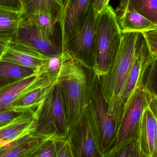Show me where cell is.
Instances as JSON below:
<instances>
[{
  "label": "cell",
  "instance_id": "cell-35",
  "mask_svg": "<svg viewBox=\"0 0 157 157\" xmlns=\"http://www.w3.org/2000/svg\"><path fill=\"white\" fill-rule=\"evenodd\" d=\"M156 152H157V149H156Z\"/></svg>",
  "mask_w": 157,
  "mask_h": 157
},
{
  "label": "cell",
  "instance_id": "cell-21",
  "mask_svg": "<svg viewBox=\"0 0 157 157\" xmlns=\"http://www.w3.org/2000/svg\"><path fill=\"white\" fill-rule=\"evenodd\" d=\"M23 14V10L0 5V35L14 37Z\"/></svg>",
  "mask_w": 157,
  "mask_h": 157
},
{
  "label": "cell",
  "instance_id": "cell-25",
  "mask_svg": "<svg viewBox=\"0 0 157 157\" xmlns=\"http://www.w3.org/2000/svg\"><path fill=\"white\" fill-rule=\"evenodd\" d=\"M143 86L153 98L157 99V58L147 67L144 76Z\"/></svg>",
  "mask_w": 157,
  "mask_h": 157
},
{
  "label": "cell",
  "instance_id": "cell-26",
  "mask_svg": "<svg viewBox=\"0 0 157 157\" xmlns=\"http://www.w3.org/2000/svg\"><path fill=\"white\" fill-rule=\"evenodd\" d=\"M55 138L53 136L45 138L31 157H56Z\"/></svg>",
  "mask_w": 157,
  "mask_h": 157
},
{
  "label": "cell",
  "instance_id": "cell-12",
  "mask_svg": "<svg viewBox=\"0 0 157 157\" xmlns=\"http://www.w3.org/2000/svg\"><path fill=\"white\" fill-rule=\"evenodd\" d=\"M14 37L48 57L63 52L61 46L58 45L53 39L49 38L43 35L33 21L25 18H23L21 20Z\"/></svg>",
  "mask_w": 157,
  "mask_h": 157
},
{
  "label": "cell",
  "instance_id": "cell-33",
  "mask_svg": "<svg viewBox=\"0 0 157 157\" xmlns=\"http://www.w3.org/2000/svg\"><path fill=\"white\" fill-rule=\"evenodd\" d=\"M152 105L155 112L156 114L157 117V99L153 98V100L152 101Z\"/></svg>",
  "mask_w": 157,
  "mask_h": 157
},
{
  "label": "cell",
  "instance_id": "cell-14",
  "mask_svg": "<svg viewBox=\"0 0 157 157\" xmlns=\"http://www.w3.org/2000/svg\"><path fill=\"white\" fill-rule=\"evenodd\" d=\"M36 119L30 113H23L0 126V149L7 147L36 132Z\"/></svg>",
  "mask_w": 157,
  "mask_h": 157
},
{
  "label": "cell",
  "instance_id": "cell-19",
  "mask_svg": "<svg viewBox=\"0 0 157 157\" xmlns=\"http://www.w3.org/2000/svg\"><path fill=\"white\" fill-rule=\"evenodd\" d=\"M45 138L37 136L35 133L32 134L11 145L0 149V157H31Z\"/></svg>",
  "mask_w": 157,
  "mask_h": 157
},
{
  "label": "cell",
  "instance_id": "cell-1",
  "mask_svg": "<svg viewBox=\"0 0 157 157\" xmlns=\"http://www.w3.org/2000/svg\"><path fill=\"white\" fill-rule=\"evenodd\" d=\"M138 33L122 32L121 45L114 61L104 74L98 77L109 113L118 126L124 106L122 96L134 59Z\"/></svg>",
  "mask_w": 157,
  "mask_h": 157
},
{
  "label": "cell",
  "instance_id": "cell-7",
  "mask_svg": "<svg viewBox=\"0 0 157 157\" xmlns=\"http://www.w3.org/2000/svg\"><path fill=\"white\" fill-rule=\"evenodd\" d=\"M94 8L86 19L68 41L66 51L85 68L93 71L95 60V25Z\"/></svg>",
  "mask_w": 157,
  "mask_h": 157
},
{
  "label": "cell",
  "instance_id": "cell-34",
  "mask_svg": "<svg viewBox=\"0 0 157 157\" xmlns=\"http://www.w3.org/2000/svg\"><path fill=\"white\" fill-rule=\"evenodd\" d=\"M59 2L62 5L63 7L64 5L65 4V3H66V1L67 0H58Z\"/></svg>",
  "mask_w": 157,
  "mask_h": 157
},
{
  "label": "cell",
  "instance_id": "cell-15",
  "mask_svg": "<svg viewBox=\"0 0 157 157\" xmlns=\"http://www.w3.org/2000/svg\"><path fill=\"white\" fill-rule=\"evenodd\" d=\"M139 140L143 157H157V117L152 101L143 112Z\"/></svg>",
  "mask_w": 157,
  "mask_h": 157
},
{
  "label": "cell",
  "instance_id": "cell-22",
  "mask_svg": "<svg viewBox=\"0 0 157 157\" xmlns=\"http://www.w3.org/2000/svg\"><path fill=\"white\" fill-rule=\"evenodd\" d=\"M36 71L12 63L0 61V85L25 77Z\"/></svg>",
  "mask_w": 157,
  "mask_h": 157
},
{
  "label": "cell",
  "instance_id": "cell-6",
  "mask_svg": "<svg viewBox=\"0 0 157 157\" xmlns=\"http://www.w3.org/2000/svg\"><path fill=\"white\" fill-rule=\"evenodd\" d=\"M153 99V96L143 85L132 93L124 104L115 144L105 157H111L122 145L139 135L143 112Z\"/></svg>",
  "mask_w": 157,
  "mask_h": 157
},
{
  "label": "cell",
  "instance_id": "cell-2",
  "mask_svg": "<svg viewBox=\"0 0 157 157\" xmlns=\"http://www.w3.org/2000/svg\"><path fill=\"white\" fill-rule=\"evenodd\" d=\"M83 67L66 51L55 80L63 95L69 128L76 121L88 101L90 83Z\"/></svg>",
  "mask_w": 157,
  "mask_h": 157
},
{
  "label": "cell",
  "instance_id": "cell-28",
  "mask_svg": "<svg viewBox=\"0 0 157 157\" xmlns=\"http://www.w3.org/2000/svg\"><path fill=\"white\" fill-rule=\"evenodd\" d=\"M56 157H74L71 146L67 138H56L55 140Z\"/></svg>",
  "mask_w": 157,
  "mask_h": 157
},
{
  "label": "cell",
  "instance_id": "cell-31",
  "mask_svg": "<svg viewBox=\"0 0 157 157\" xmlns=\"http://www.w3.org/2000/svg\"><path fill=\"white\" fill-rule=\"evenodd\" d=\"M0 5L23 10L22 0H0Z\"/></svg>",
  "mask_w": 157,
  "mask_h": 157
},
{
  "label": "cell",
  "instance_id": "cell-3",
  "mask_svg": "<svg viewBox=\"0 0 157 157\" xmlns=\"http://www.w3.org/2000/svg\"><path fill=\"white\" fill-rule=\"evenodd\" d=\"M121 38L122 32L114 10L108 5L96 16L93 72L97 76L100 77L104 74L114 61Z\"/></svg>",
  "mask_w": 157,
  "mask_h": 157
},
{
  "label": "cell",
  "instance_id": "cell-4",
  "mask_svg": "<svg viewBox=\"0 0 157 157\" xmlns=\"http://www.w3.org/2000/svg\"><path fill=\"white\" fill-rule=\"evenodd\" d=\"M88 108L99 153L105 157L115 144L118 125L109 113L98 77L94 73L90 84Z\"/></svg>",
  "mask_w": 157,
  "mask_h": 157
},
{
  "label": "cell",
  "instance_id": "cell-13",
  "mask_svg": "<svg viewBox=\"0 0 157 157\" xmlns=\"http://www.w3.org/2000/svg\"><path fill=\"white\" fill-rule=\"evenodd\" d=\"M48 77L42 70L30 75L0 85V112L5 111L25 93L38 86Z\"/></svg>",
  "mask_w": 157,
  "mask_h": 157
},
{
  "label": "cell",
  "instance_id": "cell-29",
  "mask_svg": "<svg viewBox=\"0 0 157 157\" xmlns=\"http://www.w3.org/2000/svg\"><path fill=\"white\" fill-rule=\"evenodd\" d=\"M25 113L16 112L13 111L5 110L0 112V126L6 124L15 118Z\"/></svg>",
  "mask_w": 157,
  "mask_h": 157
},
{
  "label": "cell",
  "instance_id": "cell-27",
  "mask_svg": "<svg viewBox=\"0 0 157 157\" xmlns=\"http://www.w3.org/2000/svg\"><path fill=\"white\" fill-rule=\"evenodd\" d=\"M149 49L150 63L157 58V29L143 32Z\"/></svg>",
  "mask_w": 157,
  "mask_h": 157
},
{
  "label": "cell",
  "instance_id": "cell-8",
  "mask_svg": "<svg viewBox=\"0 0 157 157\" xmlns=\"http://www.w3.org/2000/svg\"><path fill=\"white\" fill-rule=\"evenodd\" d=\"M67 139L74 157H101L98 150L87 105L68 129Z\"/></svg>",
  "mask_w": 157,
  "mask_h": 157
},
{
  "label": "cell",
  "instance_id": "cell-5",
  "mask_svg": "<svg viewBox=\"0 0 157 157\" xmlns=\"http://www.w3.org/2000/svg\"><path fill=\"white\" fill-rule=\"evenodd\" d=\"M35 119L37 136L67 137L69 126L65 102L61 89L55 81L36 112Z\"/></svg>",
  "mask_w": 157,
  "mask_h": 157
},
{
  "label": "cell",
  "instance_id": "cell-17",
  "mask_svg": "<svg viewBox=\"0 0 157 157\" xmlns=\"http://www.w3.org/2000/svg\"><path fill=\"white\" fill-rule=\"evenodd\" d=\"M125 12H136L157 26V0H121L115 15Z\"/></svg>",
  "mask_w": 157,
  "mask_h": 157
},
{
  "label": "cell",
  "instance_id": "cell-23",
  "mask_svg": "<svg viewBox=\"0 0 157 157\" xmlns=\"http://www.w3.org/2000/svg\"><path fill=\"white\" fill-rule=\"evenodd\" d=\"M23 18L33 21L43 35L49 38L53 39L57 22L52 18L44 14H34Z\"/></svg>",
  "mask_w": 157,
  "mask_h": 157
},
{
  "label": "cell",
  "instance_id": "cell-11",
  "mask_svg": "<svg viewBox=\"0 0 157 157\" xmlns=\"http://www.w3.org/2000/svg\"><path fill=\"white\" fill-rule=\"evenodd\" d=\"M150 64L149 49L142 32H139L136 44L135 55L124 85L122 100L125 104L131 94L143 85L145 73Z\"/></svg>",
  "mask_w": 157,
  "mask_h": 157
},
{
  "label": "cell",
  "instance_id": "cell-10",
  "mask_svg": "<svg viewBox=\"0 0 157 157\" xmlns=\"http://www.w3.org/2000/svg\"><path fill=\"white\" fill-rule=\"evenodd\" d=\"M50 58L13 37L1 57L0 61L12 63L35 71H39L41 70Z\"/></svg>",
  "mask_w": 157,
  "mask_h": 157
},
{
  "label": "cell",
  "instance_id": "cell-20",
  "mask_svg": "<svg viewBox=\"0 0 157 157\" xmlns=\"http://www.w3.org/2000/svg\"><path fill=\"white\" fill-rule=\"evenodd\" d=\"M116 16L122 32L143 33L157 29L155 24L136 12H124Z\"/></svg>",
  "mask_w": 157,
  "mask_h": 157
},
{
  "label": "cell",
  "instance_id": "cell-32",
  "mask_svg": "<svg viewBox=\"0 0 157 157\" xmlns=\"http://www.w3.org/2000/svg\"><path fill=\"white\" fill-rule=\"evenodd\" d=\"M110 0H95L94 9L96 14L100 13L106 6L109 5Z\"/></svg>",
  "mask_w": 157,
  "mask_h": 157
},
{
  "label": "cell",
  "instance_id": "cell-9",
  "mask_svg": "<svg viewBox=\"0 0 157 157\" xmlns=\"http://www.w3.org/2000/svg\"><path fill=\"white\" fill-rule=\"evenodd\" d=\"M95 0H67L58 23L62 33L63 52L66 51L68 41L86 19L94 8Z\"/></svg>",
  "mask_w": 157,
  "mask_h": 157
},
{
  "label": "cell",
  "instance_id": "cell-24",
  "mask_svg": "<svg viewBox=\"0 0 157 157\" xmlns=\"http://www.w3.org/2000/svg\"><path fill=\"white\" fill-rule=\"evenodd\" d=\"M111 157H143L139 135L122 145Z\"/></svg>",
  "mask_w": 157,
  "mask_h": 157
},
{
  "label": "cell",
  "instance_id": "cell-18",
  "mask_svg": "<svg viewBox=\"0 0 157 157\" xmlns=\"http://www.w3.org/2000/svg\"><path fill=\"white\" fill-rule=\"evenodd\" d=\"M23 17L34 14H44L59 22L63 6L58 0H22Z\"/></svg>",
  "mask_w": 157,
  "mask_h": 157
},
{
  "label": "cell",
  "instance_id": "cell-16",
  "mask_svg": "<svg viewBox=\"0 0 157 157\" xmlns=\"http://www.w3.org/2000/svg\"><path fill=\"white\" fill-rule=\"evenodd\" d=\"M54 82L47 77L40 84L28 91L16 100L6 110L30 113L35 117L36 112L40 108L52 84Z\"/></svg>",
  "mask_w": 157,
  "mask_h": 157
},
{
  "label": "cell",
  "instance_id": "cell-30",
  "mask_svg": "<svg viewBox=\"0 0 157 157\" xmlns=\"http://www.w3.org/2000/svg\"><path fill=\"white\" fill-rule=\"evenodd\" d=\"M13 36L0 35V59Z\"/></svg>",
  "mask_w": 157,
  "mask_h": 157
}]
</instances>
